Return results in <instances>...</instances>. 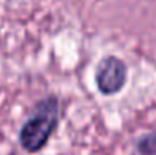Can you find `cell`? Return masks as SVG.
I'll use <instances>...</instances> for the list:
<instances>
[{
	"label": "cell",
	"instance_id": "1",
	"mask_svg": "<svg viewBox=\"0 0 156 155\" xmlns=\"http://www.w3.org/2000/svg\"><path fill=\"white\" fill-rule=\"evenodd\" d=\"M60 119V102L55 95H50L35 107L30 119L20 130V145L23 150L35 153L47 145V142L57 130Z\"/></svg>",
	"mask_w": 156,
	"mask_h": 155
},
{
	"label": "cell",
	"instance_id": "2",
	"mask_svg": "<svg viewBox=\"0 0 156 155\" xmlns=\"http://www.w3.org/2000/svg\"><path fill=\"white\" fill-rule=\"evenodd\" d=\"M128 79V67L121 58L108 55L98 62L95 70V83L100 94L115 95L125 87Z\"/></svg>",
	"mask_w": 156,
	"mask_h": 155
},
{
	"label": "cell",
	"instance_id": "3",
	"mask_svg": "<svg viewBox=\"0 0 156 155\" xmlns=\"http://www.w3.org/2000/svg\"><path fill=\"white\" fill-rule=\"evenodd\" d=\"M138 150L141 155H156V134L143 135L138 140Z\"/></svg>",
	"mask_w": 156,
	"mask_h": 155
}]
</instances>
